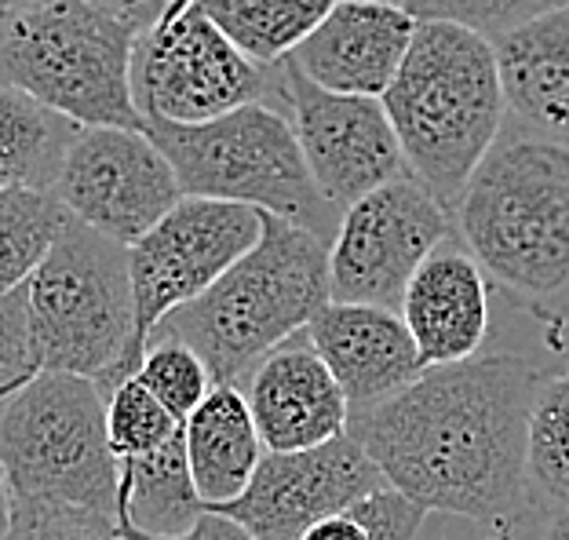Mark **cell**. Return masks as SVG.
Here are the masks:
<instances>
[{
  "mask_svg": "<svg viewBox=\"0 0 569 540\" xmlns=\"http://www.w3.org/2000/svg\"><path fill=\"white\" fill-rule=\"evenodd\" d=\"M537 369L519 354H475L423 369L387 402L355 413L347 434L391 490L427 511L508 522L526 508L529 409Z\"/></svg>",
  "mask_w": 569,
  "mask_h": 540,
  "instance_id": "6da1fadb",
  "label": "cell"
},
{
  "mask_svg": "<svg viewBox=\"0 0 569 540\" xmlns=\"http://www.w3.org/2000/svg\"><path fill=\"white\" fill-rule=\"evenodd\" d=\"M406 169L446 212L493 150L503 121V88L493 41L457 22H417L395 81L380 96Z\"/></svg>",
  "mask_w": 569,
  "mask_h": 540,
  "instance_id": "7a4b0ae2",
  "label": "cell"
},
{
  "mask_svg": "<svg viewBox=\"0 0 569 540\" xmlns=\"http://www.w3.org/2000/svg\"><path fill=\"white\" fill-rule=\"evenodd\" d=\"M329 300V241L263 212L260 241L209 292L168 314L153 337L190 343L216 383L244 388L260 358L300 337Z\"/></svg>",
  "mask_w": 569,
  "mask_h": 540,
  "instance_id": "3957f363",
  "label": "cell"
},
{
  "mask_svg": "<svg viewBox=\"0 0 569 540\" xmlns=\"http://www.w3.org/2000/svg\"><path fill=\"white\" fill-rule=\"evenodd\" d=\"M475 263L529 303L569 296V143L497 139L457 201Z\"/></svg>",
  "mask_w": 569,
  "mask_h": 540,
  "instance_id": "277c9868",
  "label": "cell"
},
{
  "mask_svg": "<svg viewBox=\"0 0 569 540\" xmlns=\"http://www.w3.org/2000/svg\"><path fill=\"white\" fill-rule=\"evenodd\" d=\"M139 33L96 0L0 11V88H19L81 128H139L132 56Z\"/></svg>",
  "mask_w": 569,
  "mask_h": 540,
  "instance_id": "5b68a950",
  "label": "cell"
},
{
  "mask_svg": "<svg viewBox=\"0 0 569 540\" xmlns=\"http://www.w3.org/2000/svg\"><path fill=\"white\" fill-rule=\"evenodd\" d=\"M142 132L172 161L187 198L252 204L332 246L343 212L318 190L292 124L278 107L249 102L201 124L142 118Z\"/></svg>",
  "mask_w": 569,
  "mask_h": 540,
  "instance_id": "8992f818",
  "label": "cell"
},
{
  "mask_svg": "<svg viewBox=\"0 0 569 540\" xmlns=\"http://www.w3.org/2000/svg\"><path fill=\"white\" fill-rule=\"evenodd\" d=\"M41 369L96 380L102 394L136 377V300L128 246L70 220L26 281Z\"/></svg>",
  "mask_w": 569,
  "mask_h": 540,
  "instance_id": "52a82bcc",
  "label": "cell"
},
{
  "mask_svg": "<svg viewBox=\"0 0 569 540\" xmlns=\"http://www.w3.org/2000/svg\"><path fill=\"white\" fill-rule=\"evenodd\" d=\"M0 471L11 500H48L118 522V457L99 383L41 369L4 398Z\"/></svg>",
  "mask_w": 569,
  "mask_h": 540,
  "instance_id": "ba28073f",
  "label": "cell"
},
{
  "mask_svg": "<svg viewBox=\"0 0 569 540\" xmlns=\"http://www.w3.org/2000/svg\"><path fill=\"white\" fill-rule=\"evenodd\" d=\"M132 92L142 118L201 124L249 102H267L274 92V67L241 56L198 0H190L136 41Z\"/></svg>",
  "mask_w": 569,
  "mask_h": 540,
  "instance_id": "9c48e42d",
  "label": "cell"
},
{
  "mask_svg": "<svg viewBox=\"0 0 569 540\" xmlns=\"http://www.w3.org/2000/svg\"><path fill=\"white\" fill-rule=\"evenodd\" d=\"M263 234V212L216 198H179L136 246H128V274L136 300L132 351L142 362L161 321L209 292Z\"/></svg>",
  "mask_w": 569,
  "mask_h": 540,
  "instance_id": "30bf717a",
  "label": "cell"
},
{
  "mask_svg": "<svg viewBox=\"0 0 569 540\" xmlns=\"http://www.w3.org/2000/svg\"><path fill=\"white\" fill-rule=\"evenodd\" d=\"M449 234V216L412 176L369 190L343 209L340 230L329 246L332 300L402 307L417 267Z\"/></svg>",
  "mask_w": 569,
  "mask_h": 540,
  "instance_id": "8fae6325",
  "label": "cell"
},
{
  "mask_svg": "<svg viewBox=\"0 0 569 540\" xmlns=\"http://www.w3.org/2000/svg\"><path fill=\"white\" fill-rule=\"evenodd\" d=\"M73 220L102 238L136 246L183 198L172 161L139 128H77L62 153L56 190Z\"/></svg>",
  "mask_w": 569,
  "mask_h": 540,
  "instance_id": "7c38bea8",
  "label": "cell"
},
{
  "mask_svg": "<svg viewBox=\"0 0 569 540\" xmlns=\"http://www.w3.org/2000/svg\"><path fill=\"white\" fill-rule=\"evenodd\" d=\"M274 92L318 190L340 212L402 176L406 158L380 99L329 92L289 59L274 67Z\"/></svg>",
  "mask_w": 569,
  "mask_h": 540,
  "instance_id": "4fadbf2b",
  "label": "cell"
},
{
  "mask_svg": "<svg viewBox=\"0 0 569 540\" xmlns=\"http://www.w3.org/2000/svg\"><path fill=\"white\" fill-rule=\"evenodd\" d=\"M383 474L351 434L296 453H263L249 490L223 511L256 540H300L310 526L380 490Z\"/></svg>",
  "mask_w": 569,
  "mask_h": 540,
  "instance_id": "5bb4252c",
  "label": "cell"
},
{
  "mask_svg": "<svg viewBox=\"0 0 569 540\" xmlns=\"http://www.w3.org/2000/svg\"><path fill=\"white\" fill-rule=\"evenodd\" d=\"M307 340L340 383L351 417L387 402L427 369L406 318L391 307L329 300L310 318Z\"/></svg>",
  "mask_w": 569,
  "mask_h": 540,
  "instance_id": "9a60e30c",
  "label": "cell"
},
{
  "mask_svg": "<svg viewBox=\"0 0 569 540\" xmlns=\"http://www.w3.org/2000/svg\"><path fill=\"white\" fill-rule=\"evenodd\" d=\"M417 33V19L387 0H336L315 33L284 56L310 81L340 96L380 99Z\"/></svg>",
  "mask_w": 569,
  "mask_h": 540,
  "instance_id": "2e32d148",
  "label": "cell"
},
{
  "mask_svg": "<svg viewBox=\"0 0 569 540\" xmlns=\"http://www.w3.org/2000/svg\"><path fill=\"white\" fill-rule=\"evenodd\" d=\"M244 398L267 453L326 446L347 434L351 423V406L315 343L307 340V329L303 340H284L260 358V366L244 380Z\"/></svg>",
  "mask_w": 569,
  "mask_h": 540,
  "instance_id": "e0dca14e",
  "label": "cell"
},
{
  "mask_svg": "<svg viewBox=\"0 0 569 540\" xmlns=\"http://www.w3.org/2000/svg\"><path fill=\"white\" fill-rule=\"evenodd\" d=\"M398 314L427 369L468 362L489 337L486 270L475 256L438 246L409 278Z\"/></svg>",
  "mask_w": 569,
  "mask_h": 540,
  "instance_id": "ac0fdd59",
  "label": "cell"
},
{
  "mask_svg": "<svg viewBox=\"0 0 569 540\" xmlns=\"http://www.w3.org/2000/svg\"><path fill=\"white\" fill-rule=\"evenodd\" d=\"M503 102L533 132L569 143V4L493 41Z\"/></svg>",
  "mask_w": 569,
  "mask_h": 540,
  "instance_id": "d6986e66",
  "label": "cell"
},
{
  "mask_svg": "<svg viewBox=\"0 0 569 540\" xmlns=\"http://www.w3.org/2000/svg\"><path fill=\"white\" fill-rule=\"evenodd\" d=\"M187 464L204 511L223 508L249 490L263 460V439L256 431L249 398L234 383H212L183 423Z\"/></svg>",
  "mask_w": 569,
  "mask_h": 540,
  "instance_id": "ffe728a7",
  "label": "cell"
},
{
  "mask_svg": "<svg viewBox=\"0 0 569 540\" xmlns=\"http://www.w3.org/2000/svg\"><path fill=\"white\" fill-rule=\"evenodd\" d=\"M201 511L204 504L187 464L183 428L147 457L118 460V522L142 533L176 537L187 533Z\"/></svg>",
  "mask_w": 569,
  "mask_h": 540,
  "instance_id": "44dd1931",
  "label": "cell"
},
{
  "mask_svg": "<svg viewBox=\"0 0 569 540\" xmlns=\"http://www.w3.org/2000/svg\"><path fill=\"white\" fill-rule=\"evenodd\" d=\"M77 128L81 124L59 118L19 88H0V190H56L62 153Z\"/></svg>",
  "mask_w": 569,
  "mask_h": 540,
  "instance_id": "7402d4cb",
  "label": "cell"
},
{
  "mask_svg": "<svg viewBox=\"0 0 569 540\" xmlns=\"http://www.w3.org/2000/svg\"><path fill=\"white\" fill-rule=\"evenodd\" d=\"M336 0H198L219 33L260 67L292 56Z\"/></svg>",
  "mask_w": 569,
  "mask_h": 540,
  "instance_id": "603a6c76",
  "label": "cell"
},
{
  "mask_svg": "<svg viewBox=\"0 0 569 540\" xmlns=\"http://www.w3.org/2000/svg\"><path fill=\"white\" fill-rule=\"evenodd\" d=\"M70 220L73 212L51 190H0V296L30 281Z\"/></svg>",
  "mask_w": 569,
  "mask_h": 540,
  "instance_id": "cb8c5ba5",
  "label": "cell"
},
{
  "mask_svg": "<svg viewBox=\"0 0 569 540\" xmlns=\"http://www.w3.org/2000/svg\"><path fill=\"white\" fill-rule=\"evenodd\" d=\"M529 486L569 508V372L540 380L533 409H529V449H526Z\"/></svg>",
  "mask_w": 569,
  "mask_h": 540,
  "instance_id": "d4e9b609",
  "label": "cell"
},
{
  "mask_svg": "<svg viewBox=\"0 0 569 540\" xmlns=\"http://www.w3.org/2000/svg\"><path fill=\"white\" fill-rule=\"evenodd\" d=\"M427 511L406 493L380 486V490L355 500L351 508L315 522L300 540H420Z\"/></svg>",
  "mask_w": 569,
  "mask_h": 540,
  "instance_id": "484cf974",
  "label": "cell"
},
{
  "mask_svg": "<svg viewBox=\"0 0 569 540\" xmlns=\"http://www.w3.org/2000/svg\"><path fill=\"white\" fill-rule=\"evenodd\" d=\"M179 428L183 423L168 413L158 402V394L139 377H128L113 391H107V434L118 460L153 453L164 442H172Z\"/></svg>",
  "mask_w": 569,
  "mask_h": 540,
  "instance_id": "4316f807",
  "label": "cell"
},
{
  "mask_svg": "<svg viewBox=\"0 0 569 540\" xmlns=\"http://www.w3.org/2000/svg\"><path fill=\"white\" fill-rule=\"evenodd\" d=\"M136 377L158 394V402L179 423H187V417L201 406V398L209 394L216 383L209 366H204V358L193 351L190 343L176 337H153L136 369Z\"/></svg>",
  "mask_w": 569,
  "mask_h": 540,
  "instance_id": "83f0119b",
  "label": "cell"
},
{
  "mask_svg": "<svg viewBox=\"0 0 569 540\" xmlns=\"http://www.w3.org/2000/svg\"><path fill=\"white\" fill-rule=\"evenodd\" d=\"M569 0H402L417 22H457L463 30L482 33L486 41L519 30L522 22L566 8Z\"/></svg>",
  "mask_w": 569,
  "mask_h": 540,
  "instance_id": "f1b7e54d",
  "label": "cell"
},
{
  "mask_svg": "<svg viewBox=\"0 0 569 540\" xmlns=\"http://www.w3.org/2000/svg\"><path fill=\"white\" fill-rule=\"evenodd\" d=\"M8 540H121L118 522L92 511L48 504V500H11Z\"/></svg>",
  "mask_w": 569,
  "mask_h": 540,
  "instance_id": "f546056e",
  "label": "cell"
},
{
  "mask_svg": "<svg viewBox=\"0 0 569 540\" xmlns=\"http://www.w3.org/2000/svg\"><path fill=\"white\" fill-rule=\"evenodd\" d=\"M37 372H41V354H37L33 329H30V303H26V286L0 296V402L22 391Z\"/></svg>",
  "mask_w": 569,
  "mask_h": 540,
  "instance_id": "4dcf8cb0",
  "label": "cell"
},
{
  "mask_svg": "<svg viewBox=\"0 0 569 540\" xmlns=\"http://www.w3.org/2000/svg\"><path fill=\"white\" fill-rule=\"evenodd\" d=\"M118 537L121 540H256L241 522H234L223 511H201L198 522L190 526L187 533H176V537H158V533H142L136 526L118 522Z\"/></svg>",
  "mask_w": 569,
  "mask_h": 540,
  "instance_id": "1f68e13d",
  "label": "cell"
},
{
  "mask_svg": "<svg viewBox=\"0 0 569 540\" xmlns=\"http://www.w3.org/2000/svg\"><path fill=\"white\" fill-rule=\"evenodd\" d=\"M96 4H102L110 16H118L121 22H128L142 37L147 30H153L168 11L179 8V4H190V0H96Z\"/></svg>",
  "mask_w": 569,
  "mask_h": 540,
  "instance_id": "d6a6232c",
  "label": "cell"
},
{
  "mask_svg": "<svg viewBox=\"0 0 569 540\" xmlns=\"http://www.w3.org/2000/svg\"><path fill=\"white\" fill-rule=\"evenodd\" d=\"M8 522H11V493H8L4 471H0V540H8Z\"/></svg>",
  "mask_w": 569,
  "mask_h": 540,
  "instance_id": "836d02e7",
  "label": "cell"
},
{
  "mask_svg": "<svg viewBox=\"0 0 569 540\" xmlns=\"http://www.w3.org/2000/svg\"><path fill=\"white\" fill-rule=\"evenodd\" d=\"M545 540H569V508H562L559 516L551 519L548 537H545Z\"/></svg>",
  "mask_w": 569,
  "mask_h": 540,
  "instance_id": "e575fe53",
  "label": "cell"
},
{
  "mask_svg": "<svg viewBox=\"0 0 569 540\" xmlns=\"http://www.w3.org/2000/svg\"><path fill=\"white\" fill-rule=\"evenodd\" d=\"M44 4V0H0V11H16V8H33Z\"/></svg>",
  "mask_w": 569,
  "mask_h": 540,
  "instance_id": "d590c367",
  "label": "cell"
},
{
  "mask_svg": "<svg viewBox=\"0 0 569 540\" xmlns=\"http://www.w3.org/2000/svg\"><path fill=\"white\" fill-rule=\"evenodd\" d=\"M387 4H395V0H387Z\"/></svg>",
  "mask_w": 569,
  "mask_h": 540,
  "instance_id": "8d00e7d4",
  "label": "cell"
},
{
  "mask_svg": "<svg viewBox=\"0 0 569 540\" xmlns=\"http://www.w3.org/2000/svg\"><path fill=\"white\" fill-rule=\"evenodd\" d=\"M395 4H402V0H395Z\"/></svg>",
  "mask_w": 569,
  "mask_h": 540,
  "instance_id": "74e56055",
  "label": "cell"
}]
</instances>
